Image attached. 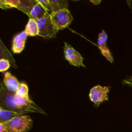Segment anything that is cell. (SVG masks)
I'll use <instances>...</instances> for the list:
<instances>
[{
  "label": "cell",
  "mask_w": 132,
  "mask_h": 132,
  "mask_svg": "<svg viewBox=\"0 0 132 132\" xmlns=\"http://www.w3.org/2000/svg\"><path fill=\"white\" fill-rule=\"evenodd\" d=\"M0 104L1 108L16 112L21 115L27 113H38L46 116V112L34 103L30 98H23L15 93L9 92L0 83Z\"/></svg>",
  "instance_id": "obj_1"
},
{
  "label": "cell",
  "mask_w": 132,
  "mask_h": 132,
  "mask_svg": "<svg viewBox=\"0 0 132 132\" xmlns=\"http://www.w3.org/2000/svg\"><path fill=\"white\" fill-rule=\"evenodd\" d=\"M9 132H27L33 126V122L29 116L20 115L4 122Z\"/></svg>",
  "instance_id": "obj_2"
},
{
  "label": "cell",
  "mask_w": 132,
  "mask_h": 132,
  "mask_svg": "<svg viewBox=\"0 0 132 132\" xmlns=\"http://www.w3.org/2000/svg\"><path fill=\"white\" fill-rule=\"evenodd\" d=\"M37 23L38 26L39 36L44 38H55L56 37L59 30L52 22L50 14L37 20Z\"/></svg>",
  "instance_id": "obj_3"
},
{
  "label": "cell",
  "mask_w": 132,
  "mask_h": 132,
  "mask_svg": "<svg viewBox=\"0 0 132 132\" xmlns=\"http://www.w3.org/2000/svg\"><path fill=\"white\" fill-rule=\"evenodd\" d=\"M50 16L52 22L58 30L68 27L73 21V16L68 9L50 13Z\"/></svg>",
  "instance_id": "obj_4"
},
{
  "label": "cell",
  "mask_w": 132,
  "mask_h": 132,
  "mask_svg": "<svg viewBox=\"0 0 132 132\" xmlns=\"http://www.w3.org/2000/svg\"><path fill=\"white\" fill-rule=\"evenodd\" d=\"M63 50H64V57L70 64L76 67H82L86 68V66L83 63L84 59L82 56L70 45L67 43V42H64Z\"/></svg>",
  "instance_id": "obj_5"
},
{
  "label": "cell",
  "mask_w": 132,
  "mask_h": 132,
  "mask_svg": "<svg viewBox=\"0 0 132 132\" xmlns=\"http://www.w3.org/2000/svg\"><path fill=\"white\" fill-rule=\"evenodd\" d=\"M109 92V87L97 85V86H94L90 90V93H89V97H90L91 101L95 106H98L104 101H108Z\"/></svg>",
  "instance_id": "obj_6"
},
{
  "label": "cell",
  "mask_w": 132,
  "mask_h": 132,
  "mask_svg": "<svg viewBox=\"0 0 132 132\" xmlns=\"http://www.w3.org/2000/svg\"><path fill=\"white\" fill-rule=\"evenodd\" d=\"M108 40V35L106 33L104 30L98 36L97 38V45L98 48L100 50L102 55L111 63H113V57H112V54L110 51L109 48L107 47L106 43Z\"/></svg>",
  "instance_id": "obj_7"
},
{
  "label": "cell",
  "mask_w": 132,
  "mask_h": 132,
  "mask_svg": "<svg viewBox=\"0 0 132 132\" xmlns=\"http://www.w3.org/2000/svg\"><path fill=\"white\" fill-rule=\"evenodd\" d=\"M28 35L25 31H22L20 33L14 36L12 40V50L14 54H19L21 52L24 48L25 43Z\"/></svg>",
  "instance_id": "obj_8"
},
{
  "label": "cell",
  "mask_w": 132,
  "mask_h": 132,
  "mask_svg": "<svg viewBox=\"0 0 132 132\" xmlns=\"http://www.w3.org/2000/svg\"><path fill=\"white\" fill-rule=\"evenodd\" d=\"M49 11L50 10L46 6H44L43 4L39 2L38 0H37V3L33 6L30 12V14L28 15V17H29V19L37 21L48 14Z\"/></svg>",
  "instance_id": "obj_9"
},
{
  "label": "cell",
  "mask_w": 132,
  "mask_h": 132,
  "mask_svg": "<svg viewBox=\"0 0 132 132\" xmlns=\"http://www.w3.org/2000/svg\"><path fill=\"white\" fill-rule=\"evenodd\" d=\"M2 82L4 86L9 92L12 93L16 92L20 85V82L18 81L16 77L9 72H6L4 73V78Z\"/></svg>",
  "instance_id": "obj_10"
},
{
  "label": "cell",
  "mask_w": 132,
  "mask_h": 132,
  "mask_svg": "<svg viewBox=\"0 0 132 132\" xmlns=\"http://www.w3.org/2000/svg\"><path fill=\"white\" fill-rule=\"evenodd\" d=\"M49 6L52 12L68 9V1L67 0H49Z\"/></svg>",
  "instance_id": "obj_11"
},
{
  "label": "cell",
  "mask_w": 132,
  "mask_h": 132,
  "mask_svg": "<svg viewBox=\"0 0 132 132\" xmlns=\"http://www.w3.org/2000/svg\"><path fill=\"white\" fill-rule=\"evenodd\" d=\"M37 3V0H19L17 9L28 15L33 6Z\"/></svg>",
  "instance_id": "obj_12"
},
{
  "label": "cell",
  "mask_w": 132,
  "mask_h": 132,
  "mask_svg": "<svg viewBox=\"0 0 132 132\" xmlns=\"http://www.w3.org/2000/svg\"><path fill=\"white\" fill-rule=\"evenodd\" d=\"M24 31L27 34L28 36L34 37V36H38L39 30L37 21L32 19H29L25 27Z\"/></svg>",
  "instance_id": "obj_13"
},
{
  "label": "cell",
  "mask_w": 132,
  "mask_h": 132,
  "mask_svg": "<svg viewBox=\"0 0 132 132\" xmlns=\"http://www.w3.org/2000/svg\"><path fill=\"white\" fill-rule=\"evenodd\" d=\"M0 43H1L0 44V50H1L0 52H1V58L7 59L8 61H9L11 66H12L14 68H18L16 64H15V60H14V58H13L12 55L10 54L9 50L7 49V48L5 46V45L3 44V43L2 40L1 39V41H0Z\"/></svg>",
  "instance_id": "obj_14"
},
{
  "label": "cell",
  "mask_w": 132,
  "mask_h": 132,
  "mask_svg": "<svg viewBox=\"0 0 132 132\" xmlns=\"http://www.w3.org/2000/svg\"><path fill=\"white\" fill-rule=\"evenodd\" d=\"M20 115L21 114L16 113V112L4 109V108L0 107V123H4V122L10 121L12 119L14 118L16 116H20Z\"/></svg>",
  "instance_id": "obj_15"
},
{
  "label": "cell",
  "mask_w": 132,
  "mask_h": 132,
  "mask_svg": "<svg viewBox=\"0 0 132 132\" xmlns=\"http://www.w3.org/2000/svg\"><path fill=\"white\" fill-rule=\"evenodd\" d=\"M19 3V0H1L0 7L4 10L11 8H18Z\"/></svg>",
  "instance_id": "obj_16"
},
{
  "label": "cell",
  "mask_w": 132,
  "mask_h": 132,
  "mask_svg": "<svg viewBox=\"0 0 132 132\" xmlns=\"http://www.w3.org/2000/svg\"><path fill=\"white\" fill-rule=\"evenodd\" d=\"M15 94L23 98H29L28 96V87L24 82H21Z\"/></svg>",
  "instance_id": "obj_17"
},
{
  "label": "cell",
  "mask_w": 132,
  "mask_h": 132,
  "mask_svg": "<svg viewBox=\"0 0 132 132\" xmlns=\"http://www.w3.org/2000/svg\"><path fill=\"white\" fill-rule=\"evenodd\" d=\"M10 65H11V64H10L9 61H8L7 59H6L1 58V60H0V72H6V71L10 68Z\"/></svg>",
  "instance_id": "obj_18"
},
{
  "label": "cell",
  "mask_w": 132,
  "mask_h": 132,
  "mask_svg": "<svg viewBox=\"0 0 132 132\" xmlns=\"http://www.w3.org/2000/svg\"><path fill=\"white\" fill-rule=\"evenodd\" d=\"M0 132H9L6 126L3 123H0Z\"/></svg>",
  "instance_id": "obj_19"
},
{
  "label": "cell",
  "mask_w": 132,
  "mask_h": 132,
  "mask_svg": "<svg viewBox=\"0 0 132 132\" xmlns=\"http://www.w3.org/2000/svg\"><path fill=\"white\" fill-rule=\"evenodd\" d=\"M90 2L92 4H94V5H98L99 3H101V0H90Z\"/></svg>",
  "instance_id": "obj_20"
},
{
  "label": "cell",
  "mask_w": 132,
  "mask_h": 132,
  "mask_svg": "<svg viewBox=\"0 0 132 132\" xmlns=\"http://www.w3.org/2000/svg\"><path fill=\"white\" fill-rule=\"evenodd\" d=\"M122 83H123L124 85H130V86H132V82H131V81H126V80H124V81H122Z\"/></svg>",
  "instance_id": "obj_21"
},
{
  "label": "cell",
  "mask_w": 132,
  "mask_h": 132,
  "mask_svg": "<svg viewBox=\"0 0 132 132\" xmlns=\"http://www.w3.org/2000/svg\"><path fill=\"white\" fill-rule=\"evenodd\" d=\"M125 80H126V81H131V82H132V75L131 76H130V78H127V79H125Z\"/></svg>",
  "instance_id": "obj_22"
}]
</instances>
